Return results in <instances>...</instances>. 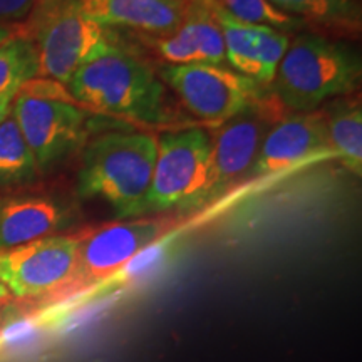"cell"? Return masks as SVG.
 <instances>
[{"instance_id": "1", "label": "cell", "mask_w": 362, "mask_h": 362, "mask_svg": "<svg viewBox=\"0 0 362 362\" xmlns=\"http://www.w3.org/2000/svg\"><path fill=\"white\" fill-rule=\"evenodd\" d=\"M180 230L181 221L175 216H141L79 230L76 232L74 269L47 307L69 304L86 293L99 291L104 284L119 279L141 253L176 237Z\"/></svg>"}, {"instance_id": "2", "label": "cell", "mask_w": 362, "mask_h": 362, "mask_svg": "<svg viewBox=\"0 0 362 362\" xmlns=\"http://www.w3.org/2000/svg\"><path fill=\"white\" fill-rule=\"evenodd\" d=\"M156 160V138L115 131L86 148L78 175L83 200H103L117 218H139Z\"/></svg>"}, {"instance_id": "3", "label": "cell", "mask_w": 362, "mask_h": 362, "mask_svg": "<svg viewBox=\"0 0 362 362\" xmlns=\"http://www.w3.org/2000/svg\"><path fill=\"white\" fill-rule=\"evenodd\" d=\"M67 88L74 101L90 110L151 124L171 119L161 81L144 62L115 44L81 67Z\"/></svg>"}, {"instance_id": "4", "label": "cell", "mask_w": 362, "mask_h": 362, "mask_svg": "<svg viewBox=\"0 0 362 362\" xmlns=\"http://www.w3.org/2000/svg\"><path fill=\"white\" fill-rule=\"evenodd\" d=\"M361 79V59L346 45L300 34L280 61L275 96L287 110L312 112L327 99L349 93Z\"/></svg>"}, {"instance_id": "5", "label": "cell", "mask_w": 362, "mask_h": 362, "mask_svg": "<svg viewBox=\"0 0 362 362\" xmlns=\"http://www.w3.org/2000/svg\"><path fill=\"white\" fill-rule=\"evenodd\" d=\"M21 25L37 49V78L59 84H69L81 67L112 44L110 30L89 19L76 0H39Z\"/></svg>"}, {"instance_id": "6", "label": "cell", "mask_w": 362, "mask_h": 362, "mask_svg": "<svg viewBox=\"0 0 362 362\" xmlns=\"http://www.w3.org/2000/svg\"><path fill=\"white\" fill-rule=\"evenodd\" d=\"M69 96L56 81L34 78L21 86L13 98L12 116L39 171L64 161L86 139L88 112Z\"/></svg>"}, {"instance_id": "7", "label": "cell", "mask_w": 362, "mask_h": 362, "mask_svg": "<svg viewBox=\"0 0 362 362\" xmlns=\"http://www.w3.org/2000/svg\"><path fill=\"white\" fill-rule=\"evenodd\" d=\"M211 136L185 129L156 138V160L141 216L173 208H194L200 200L210 163Z\"/></svg>"}, {"instance_id": "8", "label": "cell", "mask_w": 362, "mask_h": 362, "mask_svg": "<svg viewBox=\"0 0 362 362\" xmlns=\"http://www.w3.org/2000/svg\"><path fill=\"white\" fill-rule=\"evenodd\" d=\"M76 233L54 235L0 250V285L17 300L47 307L74 269Z\"/></svg>"}, {"instance_id": "9", "label": "cell", "mask_w": 362, "mask_h": 362, "mask_svg": "<svg viewBox=\"0 0 362 362\" xmlns=\"http://www.w3.org/2000/svg\"><path fill=\"white\" fill-rule=\"evenodd\" d=\"M161 79L189 112L211 123L232 119L260 98L257 81L221 64L166 66Z\"/></svg>"}, {"instance_id": "10", "label": "cell", "mask_w": 362, "mask_h": 362, "mask_svg": "<svg viewBox=\"0 0 362 362\" xmlns=\"http://www.w3.org/2000/svg\"><path fill=\"white\" fill-rule=\"evenodd\" d=\"M269 106L259 99L252 107L221 123L211 136L208 173L197 206L216 200L240 180H245L267 131L277 123L274 107Z\"/></svg>"}, {"instance_id": "11", "label": "cell", "mask_w": 362, "mask_h": 362, "mask_svg": "<svg viewBox=\"0 0 362 362\" xmlns=\"http://www.w3.org/2000/svg\"><path fill=\"white\" fill-rule=\"evenodd\" d=\"M334 158L322 115L285 117L267 131L247 180H265L302 165Z\"/></svg>"}, {"instance_id": "12", "label": "cell", "mask_w": 362, "mask_h": 362, "mask_svg": "<svg viewBox=\"0 0 362 362\" xmlns=\"http://www.w3.org/2000/svg\"><path fill=\"white\" fill-rule=\"evenodd\" d=\"M74 208L56 193L13 189L0 193V250L54 237L71 225Z\"/></svg>"}, {"instance_id": "13", "label": "cell", "mask_w": 362, "mask_h": 362, "mask_svg": "<svg viewBox=\"0 0 362 362\" xmlns=\"http://www.w3.org/2000/svg\"><path fill=\"white\" fill-rule=\"evenodd\" d=\"M146 39L168 66L221 64L225 61L223 37L211 0H188L185 19L175 33L161 37L146 35Z\"/></svg>"}, {"instance_id": "14", "label": "cell", "mask_w": 362, "mask_h": 362, "mask_svg": "<svg viewBox=\"0 0 362 362\" xmlns=\"http://www.w3.org/2000/svg\"><path fill=\"white\" fill-rule=\"evenodd\" d=\"M89 19L106 27H126L151 37L178 29L188 0H76Z\"/></svg>"}, {"instance_id": "15", "label": "cell", "mask_w": 362, "mask_h": 362, "mask_svg": "<svg viewBox=\"0 0 362 362\" xmlns=\"http://www.w3.org/2000/svg\"><path fill=\"white\" fill-rule=\"evenodd\" d=\"M280 12L330 30L359 33L361 8L354 0H269Z\"/></svg>"}, {"instance_id": "16", "label": "cell", "mask_w": 362, "mask_h": 362, "mask_svg": "<svg viewBox=\"0 0 362 362\" xmlns=\"http://www.w3.org/2000/svg\"><path fill=\"white\" fill-rule=\"evenodd\" d=\"M39 173L33 151L11 111L0 123V188L24 187L33 183Z\"/></svg>"}, {"instance_id": "17", "label": "cell", "mask_w": 362, "mask_h": 362, "mask_svg": "<svg viewBox=\"0 0 362 362\" xmlns=\"http://www.w3.org/2000/svg\"><path fill=\"white\" fill-rule=\"evenodd\" d=\"M334 158L352 175L362 173V111L361 104L339 107L325 117Z\"/></svg>"}, {"instance_id": "18", "label": "cell", "mask_w": 362, "mask_h": 362, "mask_svg": "<svg viewBox=\"0 0 362 362\" xmlns=\"http://www.w3.org/2000/svg\"><path fill=\"white\" fill-rule=\"evenodd\" d=\"M211 8H214L215 19L221 29V37H223L225 45V59L238 74L257 81L259 64H257L253 39H255L259 25L247 24V22L235 19V17L226 13L220 6H216L215 0H211Z\"/></svg>"}, {"instance_id": "19", "label": "cell", "mask_w": 362, "mask_h": 362, "mask_svg": "<svg viewBox=\"0 0 362 362\" xmlns=\"http://www.w3.org/2000/svg\"><path fill=\"white\" fill-rule=\"evenodd\" d=\"M39 76L37 49L33 39L27 37L19 24V30L0 44V94L19 89L27 81Z\"/></svg>"}, {"instance_id": "20", "label": "cell", "mask_w": 362, "mask_h": 362, "mask_svg": "<svg viewBox=\"0 0 362 362\" xmlns=\"http://www.w3.org/2000/svg\"><path fill=\"white\" fill-rule=\"evenodd\" d=\"M215 2L226 13L247 24L272 27L275 30H292L300 22L280 12L269 0H215Z\"/></svg>"}, {"instance_id": "21", "label": "cell", "mask_w": 362, "mask_h": 362, "mask_svg": "<svg viewBox=\"0 0 362 362\" xmlns=\"http://www.w3.org/2000/svg\"><path fill=\"white\" fill-rule=\"evenodd\" d=\"M288 44H291V39L284 33L272 29V27L259 25L255 39H253L257 64H259L257 83L270 84L274 81L280 61L287 52Z\"/></svg>"}, {"instance_id": "22", "label": "cell", "mask_w": 362, "mask_h": 362, "mask_svg": "<svg viewBox=\"0 0 362 362\" xmlns=\"http://www.w3.org/2000/svg\"><path fill=\"white\" fill-rule=\"evenodd\" d=\"M39 0H0V25H19L27 21Z\"/></svg>"}, {"instance_id": "23", "label": "cell", "mask_w": 362, "mask_h": 362, "mask_svg": "<svg viewBox=\"0 0 362 362\" xmlns=\"http://www.w3.org/2000/svg\"><path fill=\"white\" fill-rule=\"evenodd\" d=\"M19 89H12V90H7V93L0 94V123H2V121L6 119L8 115H11L13 98H16L17 90Z\"/></svg>"}, {"instance_id": "24", "label": "cell", "mask_w": 362, "mask_h": 362, "mask_svg": "<svg viewBox=\"0 0 362 362\" xmlns=\"http://www.w3.org/2000/svg\"><path fill=\"white\" fill-rule=\"evenodd\" d=\"M17 30H19V25H11V27L0 25V44L6 42L7 39H11L13 34H17Z\"/></svg>"}, {"instance_id": "25", "label": "cell", "mask_w": 362, "mask_h": 362, "mask_svg": "<svg viewBox=\"0 0 362 362\" xmlns=\"http://www.w3.org/2000/svg\"><path fill=\"white\" fill-rule=\"evenodd\" d=\"M11 300V293L7 292V288L4 285H0V312H2V307Z\"/></svg>"}]
</instances>
